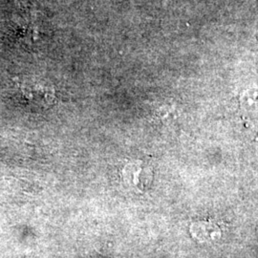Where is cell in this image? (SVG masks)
<instances>
[{"mask_svg":"<svg viewBox=\"0 0 258 258\" xmlns=\"http://www.w3.org/2000/svg\"><path fill=\"white\" fill-rule=\"evenodd\" d=\"M122 178L124 183L140 192L145 191L152 181L150 167L143 162L129 163L123 168Z\"/></svg>","mask_w":258,"mask_h":258,"instance_id":"cell-1","label":"cell"}]
</instances>
